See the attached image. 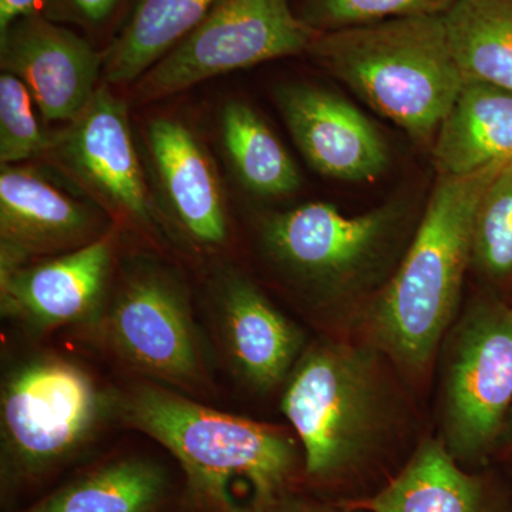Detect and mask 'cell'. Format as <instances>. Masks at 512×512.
Wrapping results in <instances>:
<instances>
[{"mask_svg": "<svg viewBox=\"0 0 512 512\" xmlns=\"http://www.w3.org/2000/svg\"><path fill=\"white\" fill-rule=\"evenodd\" d=\"M100 318L109 348L148 382L178 392L204 382V350L187 291L165 266L136 262Z\"/></svg>", "mask_w": 512, "mask_h": 512, "instance_id": "cell-9", "label": "cell"}, {"mask_svg": "<svg viewBox=\"0 0 512 512\" xmlns=\"http://www.w3.org/2000/svg\"><path fill=\"white\" fill-rule=\"evenodd\" d=\"M500 446L511 448L512 450V407L505 420L503 433H501Z\"/></svg>", "mask_w": 512, "mask_h": 512, "instance_id": "cell-29", "label": "cell"}, {"mask_svg": "<svg viewBox=\"0 0 512 512\" xmlns=\"http://www.w3.org/2000/svg\"><path fill=\"white\" fill-rule=\"evenodd\" d=\"M114 409L126 426L173 454L191 500L205 512L264 510L288 493L301 464L286 431L204 406L163 384H134Z\"/></svg>", "mask_w": 512, "mask_h": 512, "instance_id": "cell-2", "label": "cell"}, {"mask_svg": "<svg viewBox=\"0 0 512 512\" xmlns=\"http://www.w3.org/2000/svg\"><path fill=\"white\" fill-rule=\"evenodd\" d=\"M439 439L461 464L500 447L512 407V306L488 296L461 308L436 357Z\"/></svg>", "mask_w": 512, "mask_h": 512, "instance_id": "cell-7", "label": "cell"}, {"mask_svg": "<svg viewBox=\"0 0 512 512\" xmlns=\"http://www.w3.org/2000/svg\"><path fill=\"white\" fill-rule=\"evenodd\" d=\"M456 0H309L305 22L318 32L403 18L443 15Z\"/></svg>", "mask_w": 512, "mask_h": 512, "instance_id": "cell-25", "label": "cell"}, {"mask_svg": "<svg viewBox=\"0 0 512 512\" xmlns=\"http://www.w3.org/2000/svg\"><path fill=\"white\" fill-rule=\"evenodd\" d=\"M53 150L87 190L138 224H153L150 197L127 106L100 87L83 113L55 138Z\"/></svg>", "mask_w": 512, "mask_h": 512, "instance_id": "cell-12", "label": "cell"}, {"mask_svg": "<svg viewBox=\"0 0 512 512\" xmlns=\"http://www.w3.org/2000/svg\"><path fill=\"white\" fill-rule=\"evenodd\" d=\"M116 399L76 363L36 355L16 363L0 390V467L6 485L33 483L92 443Z\"/></svg>", "mask_w": 512, "mask_h": 512, "instance_id": "cell-6", "label": "cell"}, {"mask_svg": "<svg viewBox=\"0 0 512 512\" xmlns=\"http://www.w3.org/2000/svg\"><path fill=\"white\" fill-rule=\"evenodd\" d=\"M259 512H350L342 505H328L286 493Z\"/></svg>", "mask_w": 512, "mask_h": 512, "instance_id": "cell-26", "label": "cell"}, {"mask_svg": "<svg viewBox=\"0 0 512 512\" xmlns=\"http://www.w3.org/2000/svg\"><path fill=\"white\" fill-rule=\"evenodd\" d=\"M113 256V235L106 232L67 254L0 269L2 315L37 333L99 318Z\"/></svg>", "mask_w": 512, "mask_h": 512, "instance_id": "cell-10", "label": "cell"}, {"mask_svg": "<svg viewBox=\"0 0 512 512\" xmlns=\"http://www.w3.org/2000/svg\"><path fill=\"white\" fill-rule=\"evenodd\" d=\"M306 53L420 143L434 140L464 86L443 15L319 32Z\"/></svg>", "mask_w": 512, "mask_h": 512, "instance_id": "cell-3", "label": "cell"}, {"mask_svg": "<svg viewBox=\"0 0 512 512\" xmlns=\"http://www.w3.org/2000/svg\"><path fill=\"white\" fill-rule=\"evenodd\" d=\"M402 204L359 215L311 202L265 218L261 244L269 261L312 302L350 308L367 302L389 281L412 239Z\"/></svg>", "mask_w": 512, "mask_h": 512, "instance_id": "cell-5", "label": "cell"}, {"mask_svg": "<svg viewBox=\"0 0 512 512\" xmlns=\"http://www.w3.org/2000/svg\"><path fill=\"white\" fill-rule=\"evenodd\" d=\"M443 19L464 82L512 92V0H456Z\"/></svg>", "mask_w": 512, "mask_h": 512, "instance_id": "cell-21", "label": "cell"}, {"mask_svg": "<svg viewBox=\"0 0 512 512\" xmlns=\"http://www.w3.org/2000/svg\"><path fill=\"white\" fill-rule=\"evenodd\" d=\"M471 266L491 279L512 274V170L498 175L480 202Z\"/></svg>", "mask_w": 512, "mask_h": 512, "instance_id": "cell-23", "label": "cell"}, {"mask_svg": "<svg viewBox=\"0 0 512 512\" xmlns=\"http://www.w3.org/2000/svg\"><path fill=\"white\" fill-rule=\"evenodd\" d=\"M40 0H0V32L18 19L36 15Z\"/></svg>", "mask_w": 512, "mask_h": 512, "instance_id": "cell-28", "label": "cell"}, {"mask_svg": "<svg viewBox=\"0 0 512 512\" xmlns=\"http://www.w3.org/2000/svg\"><path fill=\"white\" fill-rule=\"evenodd\" d=\"M500 174L439 177L399 265L360 312L363 340L407 376L436 362L460 315L478 207Z\"/></svg>", "mask_w": 512, "mask_h": 512, "instance_id": "cell-1", "label": "cell"}, {"mask_svg": "<svg viewBox=\"0 0 512 512\" xmlns=\"http://www.w3.org/2000/svg\"><path fill=\"white\" fill-rule=\"evenodd\" d=\"M215 312L222 345L239 379L256 393L284 386L308 346L303 330L237 272L218 281Z\"/></svg>", "mask_w": 512, "mask_h": 512, "instance_id": "cell-15", "label": "cell"}, {"mask_svg": "<svg viewBox=\"0 0 512 512\" xmlns=\"http://www.w3.org/2000/svg\"><path fill=\"white\" fill-rule=\"evenodd\" d=\"M353 512H494L483 478L464 470L439 437H427L372 497L343 501Z\"/></svg>", "mask_w": 512, "mask_h": 512, "instance_id": "cell-18", "label": "cell"}, {"mask_svg": "<svg viewBox=\"0 0 512 512\" xmlns=\"http://www.w3.org/2000/svg\"><path fill=\"white\" fill-rule=\"evenodd\" d=\"M288 0H218L137 82L143 101L184 92L220 74L308 52L318 35Z\"/></svg>", "mask_w": 512, "mask_h": 512, "instance_id": "cell-8", "label": "cell"}, {"mask_svg": "<svg viewBox=\"0 0 512 512\" xmlns=\"http://www.w3.org/2000/svg\"><path fill=\"white\" fill-rule=\"evenodd\" d=\"M100 237L96 214L82 202L33 168L2 164L0 269L67 254Z\"/></svg>", "mask_w": 512, "mask_h": 512, "instance_id": "cell-14", "label": "cell"}, {"mask_svg": "<svg viewBox=\"0 0 512 512\" xmlns=\"http://www.w3.org/2000/svg\"><path fill=\"white\" fill-rule=\"evenodd\" d=\"M382 355L372 345L308 343L284 384L281 412L301 441L312 480L332 481L363 466L394 421V397Z\"/></svg>", "mask_w": 512, "mask_h": 512, "instance_id": "cell-4", "label": "cell"}, {"mask_svg": "<svg viewBox=\"0 0 512 512\" xmlns=\"http://www.w3.org/2000/svg\"><path fill=\"white\" fill-rule=\"evenodd\" d=\"M221 140L238 180L259 197L291 195L301 185L298 165L271 127L247 103L231 101L221 113Z\"/></svg>", "mask_w": 512, "mask_h": 512, "instance_id": "cell-22", "label": "cell"}, {"mask_svg": "<svg viewBox=\"0 0 512 512\" xmlns=\"http://www.w3.org/2000/svg\"><path fill=\"white\" fill-rule=\"evenodd\" d=\"M170 485L157 461L124 457L80 474L22 512H157Z\"/></svg>", "mask_w": 512, "mask_h": 512, "instance_id": "cell-19", "label": "cell"}, {"mask_svg": "<svg viewBox=\"0 0 512 512\" xmlns=\"http://www.w3.org/2000/svg\"><path fill=\"white\" fill-rule=\"evenodd\" d=\"M439 177L512 170V92L464 82L433 140Z\"/></svg>", "mask_w": 512, "mask_h": 512, "instance_id": "cell-17", "label": "cell"}, {"mask_svg": "<svg viewBox=\"0 0 512 512\" xmlns=\"http://www.w3.org/2000/svg\"><path fill=\"white\" fill-rule=\"evenodd\" d=\"M218 0H136L133 12L103 55L104 80H140L207 16Z\"/></svg>", "mask_w": 512, "mask_h": 512, "instance_id": "cell-20", "label": "cell"}, {"mask_svg": "<svg viewBox=\"0 0 512 512\" xmlns=\"http://www.w3.org/2000/svg\"><path fill=\"white\" fill-rule=\"evenodd\" d=\"M66 3L77 18L97 25L109 18L119 0H66Z\"/></svg>", "mask_w": 512, "mask_h": 512, "instance_id": "cell-27", "label": "cell"}, {"mask_svg": "<svg viewBox=\"0 0 512 512\" xmlns=\"http://www.w3.org/2000/svg\"><path fill=\"white\" fill-rule=\"evenodd\" d=\"M276 103L302 156L323 177L362 183L389 167L382 133L339 94L291 83L276 90Z\"/></svg>", "mask_w": 512, "mask_h": 512, "instance_id": "cell-13", "label": "cell"}, {"mask_svg": "<svg viewBox=\"0 0 512 512\" xmlns=\"http://www.w3.org/2000/svg\"><path fill=\"white\" fill-rule=\"evenodd\" d=\"M0 67L25 84L43 119L69 124L96 94L103 56L36 13L0 32Z\"/></svg>", "mask_w": 512, "mask_h": 512, "instance_id": "cell-11", "label": "cell"}, {"mask_svg": "<svg viewBox=\"0 0 512 512\" xmlns=\"http://www.w3.org/2000/svg\"><path fill=\"white\" fill-rule=\"evenodd\" d=\"M25 84L9 73L0 76V161L18 165L53 150L55 138L40 127Z\"/></svg>", "mask_w": 512, "mask_h": 512, "instance_id": "cell-24", "label": "cell"}, {"mask_svg": "<svg viewBox=\"0 0 512 512\" xmlns=\"http://www.w3.org/2000/svg\"><path fill=\"white\" fill-rule=\"evenodd\" d=\"M147 144L168 211L198 247H218L228 237V218L217 171L197 136L183 123L156 119Z\"/></svg>", "mask_w": 512, "mask_h": 512, "instance_id": "cell-16", "label": "cell"}]
</instances>
